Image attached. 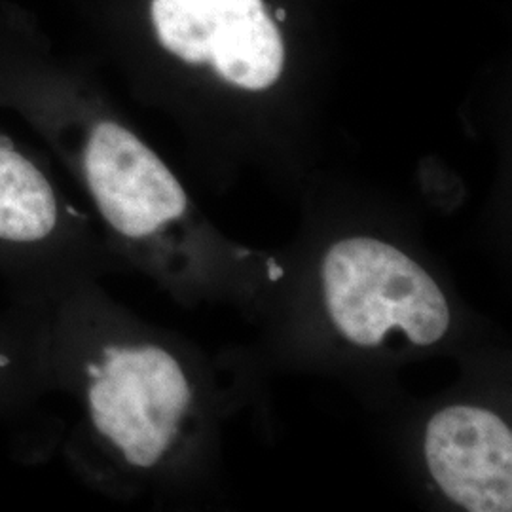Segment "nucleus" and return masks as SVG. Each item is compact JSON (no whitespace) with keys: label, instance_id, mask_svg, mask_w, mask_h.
<instances>
[{"label":"nucleus","instance_id":"obj_2","mask_svg":"<svg viewBox=\"0 0 512 512\" xmlns=\"http://www.w3.org/2000/svg\"><path fill=\"white\" fill-rule=\"evenodd\" d=\"M88 222L44 167L0 135V277L12 296L82 279Z\"/></svg>","mask_w":512,"mask_h":512},{"label":"nucleus","instance_id":"obj_6","mask_svg":"<svg viewBox=\"0 0 512 512\" xmlns=\"http://www.w3.org/2000/svg\"><path fill=\"white\" fill-rule=\"evenodd\" d=\"M50 399L37 319L19 300L0 315V418H14Z\"/></svg>","mask_w":512,"mask_h":512},{"label":"nucleus","instance_id":"obj_7","mask_svg":"<svg viewBox=\"0 0 512 512\" xmlns=\"http://www.w3.org/2000/svg\"><path fill=\"white\" fill-rule=\"evenodd\" d=\"M156 35L167 52L190 65L207 63V38L196 0H152Z\"/></svg>","mask_w":512,"mask_h":512},{"label":"nucleus","instance_id":"obj_1","mask_svg":"<svg viewBox=\"0 0 512 512\" xmlns=\"http://www.w3.org/2000/svg\"><path fill=\"white\" fill-rule=\"evenodd\" d=\"M332 323L349 342L376 348L391 329L431 346L450 327V308L435 279L397 247L372 238L344 239L323 262Z\"/></svg>","mask_w":512,"mask_h":512},{"label":"nucleus","instance_id":"obj_4","mask_svg":"<svg viewBox=\"0 0 512 512\" xmlns=\"http://www.w3.org/2000/svg\"><path fill=\"white\" fill-rule=\"evenodd\" d=\"M425 459L440 490L465 511H512V433L494 412L440 410L425 431Z\"/></svg>","mask_w":512,"mask_h":512},{"label":"nucleus","instance_id":"obj_8","mask_svg":"<svg viewBox=\"0 0 512 512\" xmlns=\"http://www.w3.org/2000/svg\"><path fill=\"white\" fill-rule=\"evenodd\" d=\"M268 268H270V279H272V281H277V279H281V275H283V270H281L279 266H275V260H270V262H268Z\"/></svg>","mask_w":512,"mask_h":512},{"label":"nucleus","instance_id":"obj_9","mask_svg":"<svg viewBox=\"0 0 512 512\" xmlns=\"http://www.w3.org/2000/svg\"><path fill=\"white\" fill-rule=\"evenodd\" d=\"M285 18H287V16H285V10H279V12H277V19H279V21H285Z\"/></svg>","mask_w":512,"mask_h":512},{"label":"nucleus","instance_id":"obj_5","mask_svg":"<svg viewBox=\"0 0 512 512\" xmlns=\"http://www.w3.org/2000/svg\"><path fill=\"white\" fill-rule=\"evenodd\" d=\"M207 38V63L230 84L260 92L274 86L285 46L262 0H196Z\"/></svg>","mask_w":512,"mask_h":512},{"label":"nucleus","instance_id":"obj_3","mask_svg":"<svg viewBox=\"0 0 512 512\" xmlns=\"http://www.w3.org/2000/svg\"><path fill=\"white\" fill-rule=\"evenodd\" d=\"M78 171L105 226L139 253L156 255L152 245L188 211L171 169L116 120L101 118L86 129Z\"/></svg>","mask_w":512,"mask_h":512}]
</instances>
